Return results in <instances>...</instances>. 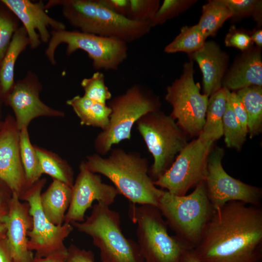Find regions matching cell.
<instances>
[{
    "label": "cell",
    "instance_id": "obj_18",
    "mask_svg": "<svg viewBox=\"0 0 262 262\" xmlns=\"http://www.w3.org/2000/svg\"><path fill=\"white\" fill-rule=\"evenodd\" d=\"M3 223L6 245L14 262H33V254L28 246V234L33 226L28 203L13 193L9 211Z\"/></svg>",
    "mask_w": 262,
    "mask_h": 262
},
{
    "label": "cell",
    "instance_id": "obj_19",
    "mask_svg": "<svg viewBox=\"0 0 262 262\" xmlns=\"http://www.w3.org/2000/svg\"><path fill=\"white\" fill-rule=\"evenodd\" d=\"M203 75L204 94L208 97L222 87L229 57L215 42L206 41L197 51L191 53Z\"/></svg>",
    "mask_w": 262,
    "mask_h": 262
},
{
    "label": "cell",
    "instance_id": "obj_36",
    "mask_svg": "<svg viewBox=\"0 0 262 262\" xmlns=\"http://www.w3.org/2000/svg\"><path fill=\"white\" fill-rule=\"evenodd\" d=\"M225 43L228 47H233L246 51L249 49L252 41L250 36L247 33L238 31L232 27L226 35Z\"/></svg>",
    "mask_w": 262,
    "mask_h": 262
},
{
    "label": "cell",
    "instance_id": "obj_11",
    "mask_svg": "<svg viewBox=\"0 0 262 262\" xmlns=\"http://www.w3.org/2000/svg\"><path fill=\"white\" fill-rule=\"evenodd\" d=\"M213 143L199 136L188 143L169 168L153 181L154 185L175 195H186L190 188L205 180Z\"/></svg>",
    "mask_w": 262,
    "mask_h": 262
},
{
    "label": "cell",
    "instance_id": "obj_31",
    "mask_svg": "<svg viewBox=\"0 0 262 262\" xmlns=\"http://www.w3.org/2000/svg\"><path fill=\"white\" fill-rule=\"evenodd\" d=\"M81 85L85 97L95 101L106 104L112 98V93L106 85L105 76L100 71L95 72L91 77L83 78Z\"/></svg>",
    "mask_w": 262,
    "mask_h": 262
},
{
    "label": "cell",
    "instance_id": "obj_13",
    "mask_svg": "<svg viewBox=\"0 0 262 262\" xmlns=\"http://www.w3.org/2000/svg\"><path fill=\"white\" fill-rule=\"evenodd\" d=\"M224 154V149L217 147L211 149L208 159L207 174L204 181L208 198L213 209L234 201L261 206V188L246 184L228 174L222 164Z\"/></svg>",
    "mask_w": 262,
    "mask_h": 262
},
{
    "label": "cell",
    "instance_id": "obj_8",
    "mask_svg": "<svg viewBox=\"0 0 262 262\" xmlns=\"http://www.w3.org/2000/svg\"><path fill=\"white\" fill-rule=\"evenodd\" d=\"M136 124L153 158L149 175L154 181L169 168L188 143V139L186 133L171 115L160 110L144 115Z\"/></svg>",
    "mask_w": 262,
    "mask_h": 262
},
{
    "label": "cell",
    "instance_id": "obj_21",
    "mask_svg": "<svg viewBox=\"0 0 262 262\" xmlns=\"http://www.w3.org/2000/svg\"><path fill=\"white\" fill-rule=\"evenodd\" d=\"M71 187L63 182L53 180L45 192L41 194L43 211L49 220L55 225L64 223L70 203Z\"/></svg>",
    "mask_w": 262,
    "mask_h": 262
},
{
    "label": "cell",
    "instance_id": "obj_23",
    "mask_svg": "<svg viewBox=\"0 0 262 262\" xmlns=\"http://www.w3.org/2000/svg\"><path fill=\"white\" fill-rule=\"evenodd\" d=\"M229 92L227 88L223 87L210 96L205 123L198 135L201 138L214 142L223 135V118Z\"/></svg>",
    "mask_w": 262,
    "mask_h": 262
},
{
    "label": "cell",
    "instance_id": "obj_16",
    "mask_svg": "<svg viewBox=\"0 0 262 262\" xmlns=\"http://www.w3.org/2000/svg\"><path fill=\"white\" fill-rule=\"evenodd\" d=\"M19 132L15 118L8 115L0 130V180L20 199L30 186L20 158Z\"/></svg>",
    "mask_w": 262,
    "mask_h": 262
},
{
    "label": "cell",
    "instance_id": "obj_42",
    "mask_svg": "<svg viewBox=\"0 0 262 262\" xmlns=\"http://www.w3.org/2000/svg\"><path fill=\"white\" fill-rule=\"evenodd\" d=\"M0 262H14L9 252L5 237L0 241Z\"/></svg>",
    "mask_w": 262,
    "mask_h": 262
},
{
    "label": "cell",
    "instance_id": "obj_32",
    "mask_svg": "<svg viewBox=\"0 0 262 262\" xmlns=\"http://www.w3.org/2000/svg\"><path fill=\"white\" fill-rule=\"evenodd\" d=\"M196 1L194 0H164L153 18L149 22L150 27L164 24L187 9Z\"/></svg>",
    "mask_w": 262,
    "mask_h": 262
},
{
    "label": "cell",
    "instance_id": "obj_9",
    "mask_svg": "<svg viewBox=\"0 0 262 262\" xmlns=\"http://www.w3.org/2000/svg\"><path fill=\"white\" fill-rule=\"evenodd\" d=\"M50 33L45 54L52 65L56 64L55 51L63 43L66 45L68 56L79 49L85 52L98 70H116L128 57V43L119 39L66 29L52 30Z\"/></svg>",
    "mask_w": 262,
    "mask_h": 262
},
{
    "label": "cell",
    "instance_id": "obj_24",
    "mask_svg": "<svg viewBox=\"0 0 262 262\" xmlns=\"http://www.w3.org/2000/svg\"><path fill=\"white\" fill-rule=\"evenodd\" d=\"M29 46V40L23 26L14 33L11 42L1 60L0 66V83L4 95L13 86L15 66L19 55Z\"/></svg>",
    "mask_w": 262,
    "mask_h": 262
},
{
    "label": "cell",
    "instance_id": "obj_14",
    "mask_svg": "<svg viewBox=\"0 0 262 262\" xmlns=\"http://www.w3.org/2000/svg\"><path fill=\"white\" fill-rule=\"evenodd\" d=\"M42 88L36 73L29 70L4 95V100L12 109L19 130L28 128L31 122L36 117L65 116L63 112L51 108L41 100L39 96Z\"/></svg>",
    "mask_w": 262,
    "mask_h": 262
},
{
    "label": "cell",
    "instance_id": "obj_26",
    "mask_svg": "<svg viewBox=\"0 0 262 262\" xmlns=\"http://www.w3.org/2000/svg\"><path fill=\"white\" fill-rule=\"evenodd\" d=\"M34 148L43 174L72 187L74 172L67 162L52 151L37 146Z\"/></svg>",
    "mask_w": 262,
    "mask_h": 262
},
{
    "label": "cell",
    "instance_id": "obj_15",
    "mask_svg": "<svg viewBox=\"0 0 262 262\" xmlns=\"http://www.w3.org/2000/svg\"><path fill=\"white\" fill-rule=\"evenodd\" d=\"M118 194L114 186L103 182L100 175L91 171L85 162H82L79 173L71 187L70 203L64 223L83 221L86 211L92 207L94 201L110 206L115 202Z\"/></svg>",
    "mask_w": 262,
    "mask_h": 262
},
{
    "label": "cell",
    "instance_id": "obj_34",
    "mask_svg": "<svg viewBox=\"0 0 262 262\" xmlns=\"http://www.w3.org/2000/svg\"><path fill=\"white\" fill-rule=\"evenodd\" d=\"M231 12V17L252 16L260 20L262 1L259 0H223Z\"/></svg>",
    "mask_w": 262,
    "mask_h": 262
},
{
    "label": "cell",
    "instance_id": "obj_5",
    "mask_svg": "<svg viewBox=\"0 0 262 262\" xmlns=\"http://www.w3.org/2000/svg\"><path fill=\"white\" fill-rule=\"evenodd\" d=\"M83 221L71 223L89 236L99 250L101 262H144L136 242L127 238L121 228L119 213L98 202Z\"/></svg>",
    "mask_w": 262,
    "mask_h": 262
},
{
    "label": "cell",
    "instance_id": "obj_27",
    "mask_svg": "<svg viewBox=\"0 0 262 262\" xmlns=\"http://www.w3.org/2000/svg\"><path fill=\"white\" fill-rule=\"evenodd\" d=\"M231 12L223 0H212L203 5L202 15L197 24L208 37L214 35L228 18Z\"/></svg>",
    "mask_w": 262,
    "mask_h": 262
},
{
    "label": "cell",
    "instance_id": "obj_1",
    "mask_svg": "<svg viewBox=\"0 0 262 262\" xmlns=\"http://www.w3.org/2000/svg\"><path fill=\"white\" fill-rule=\"evenodd\" d=\"M193 250L201 262H261L262 207L234 201L214 210Z\"/></svg>",
    "mask_w": 262,
    "mask_h": 262
},
{
    "label": "cell",
    "instance_id": "obj_25",
    "mask_svg": "<svg viewBox=\"0 0 262 262\" xmlns=\"http://www.w3.org/2000/svg\"><path fill=\"white\" fill-rule=\"evenodd\" d=\"M237 96L247 116V133L251 137L260 133L262 124V86H251L237 90Z\"/></svg>",
    "mask_w": 262,
    "mask_h": 262
},
{
    "label": "cell",
    "instance_id": "obj_44",
    "mask_svg": "<svg viewBox=\"0 0 262 262\" xmlns=\"http://www.w3.org/2000/svg\"><path fill=\"white\" fill-rule=\"evenodd\" d=\"M252 41L254 42L258 47L262 46V31L258 30L255 31L250 36Z\"/></svg>",
    "mask_w": 262,
    "mask_h": 262
},
{
    "label": "cell",
    "instance_id": "obj_33",
    "mask_svg": "<svg viewBox=\"0 0 262 262\" xmlns=\"http://www.w3.org/2000/svg\"><path fill=\"white\" fill-rule=\"evenodd\" d=\"M160 6L158 0H129L126 17L134 21L149 22Z\"/></svg>",
    "mask_w": 262,
    "mask_h": 262
},
{
    "label": "cell",
    "instance_id": "obj_10",
    "mask_svg": "<svg viewBox=\"0 0 262 262\" xmlns=\"http://www.w3.org/2000/svg\"><path fill=\"white\" fill-rule=\"evenodd\" d=\"M193 62L183 65L182 73L166 88L165 99L172 107L171 116L187 134L198 136L205 123L209 97L200 93L194 79Z\"/></svg>",
    "mask_w": 262,
    "mask_h": 262
},
{
    "label": "cell",
    "instance_id": "obj_45",
    "mask_svg": "<svg viewBox=\"0 0 262 262\" xmlns=\"http://www.w3.org/2000/svg\"><path fill=\"white\" fill-rule=\"evenodd\" d=\"M6 236V228L4 223L0 221V241Z\"/></svg>",
    "mask_w": 262,
    "mask_h": 262
},
{
    "label": "cell",
    "instance_id": "obj_39",
    "mask_svg": "<svg viewBox=\"0 0 262 262\" xmlns=\"http://www.w3.org/2000/svg\"><path fill=\"white\" fill-rule=\"evenodd\" d=\"M12 196L11 189L0 180V221L1 222L8 213Z\"/></svg>",
    "mask_w": 262,
    "mask_h": 262
},
{
    "label": "cell",
    "instance_id": "obj_3",
    "mask_svg": "<svg viewBox=\"0 0 262 262\" xmlns=\"http://www.w3.org/2000/svg\"><path fill=\"white\" fill-rule=\"evenodd\" d=\"M55 6H60L64 17L80 32L127 43L141 39L151 29L147 22L132 20L114 13L100 0H49L45 4L46 10Z\"/></svg>",
    "mask_w": 262,
    "mask_h": 262
},
{
    "label": "cell",
    "instance_id": "obj_47",
    "mask_svg": "<svg viewBox=\"0 0 262 262\" xmlns=\"http://www.w3.org/2000/svg\"><path fill=\"white\" fill-rule=\"evenodd\" d=\"M3 122V120L0 119V130L2 127Z\"/></svg>",
    "mask_w": 262,
    "mask_h": 262
},
{
    "label": "cell",
    "instance_id": "obj_40",
    "mask_svg": "<svg viewBox=\"0 0 262 262\" xmlns=\"http://www.w3.org/2000/svg\"><path fill=\"white\" fill-rule=\"evenodd\" d=\"M109 9L119 15L126 17L129 0H100Z\"/></svg>",
    "mask_w": 262,
    "mask_h": 262
},
{
    "label": "cell",
    "instance_id": "obj_12",
    "mask_svg": "<svg viewBox=\"0 0 262 262\" xmlns=\"http://www.w3.org/2000/svg\"><path fill=\"white\" fill-rule=\"evenodd\" d=\"M46 182V179H40L29 188L20 199L28 203L33 220L32 228L28 234V248L35 251L34 257L39 258L66 250L64 241L73 229L69 223L53 224L45 215L40 195Z\"/></svg>",
    "mask_w": 262,
    "mask_h": 262
},
{
    "label": "cell",
    "instance_id": "obj_17",
    "mask_svg": "<svg viewBox=\"0 0 262 262\" xmlns=\"http://www.w3.org/2000/svg\"><path fill=\"white\" fill-rule=\"evenodd\" d=\"M22 23L32 49L37 48L41 42L48 43L51 35L48 28L60 31L66 29L65 24L49 16L46 12L43 0H1Z\"/></svg>",
    "mask_w": 262,
    "mask_h": 262
},
{
    "label": "cell",
    "instance_id": "obj_22",
    "mask_svg": "<svg viewBox=\"0 0 262 262\" xmlns=\"http://www.w3.org/2000/svg\"><path fill=\"white\" fill-rule=\"evenodd\" d=\"M66 103L72 108L82 125L100 128L101 131L107 127L111 111L106 104L80 95L68 99Z\"/></svg>",
    "mask_w": 262,
    "mask_h": 262
},
{
    "label": "cell",
    "instance_id": "obj_6",
    "mask_svg": "<svg viewBox=\"0 0 262 262\" xmlns=\"http://www.w3.org/2000/svg\"><path fill=\"white\" fill-rule=\"evenodd\" d=\"M128 214L136 225L137 243L144 262H181L185 254L193 249L178 236L169 234L157 207L131 203Z\"/></svg>",
    "mask_w": 262,
    "mask_h": 262
},
{
    "label": "cell",
    "instance_id": "obj_38",
    "mask_svg": "<svg viewBox=\"0 0 262 262\" xmlns=\"http://www.w3.org/2000/svg\"><path fill=\"white\" fill-rule=\"evenodd\" d=\"M67 250L65 262H95V255L91 250L82 249L73 244Z\"/></svg>",
    "mask_w": 262,
    "mask_h": 262
},
{
    "label": "cell",
    "instance_id": "obj_29",
    "mask_svg": "<svg viewBox=\"0 0 262 262\" xmlns=\"http://www.w3.org/2000/svg\"><path fill=\"white\" fill-rule=\"evenodd\" d=\"M207 37L202 33L197 25L185 26L180 33L164 48L166 53L184 52L193 53L200 49Z\"/></svg>",
    "mask_w": 262,
    "mask_h": 262
},
{
    "label": "cell",
    "instance_id": "obj_7",
    "mask_svg": "<svg viewBox=\"0 0 262 262\" xmlns=\"http://www.w3.org/2000/svg\"><path fill=\"white\" fill-rule=\"evenodd\" d=\"M157 208L175 235L194 249L214 209L201 181L189 195L177 196L163 190Z\"/></svg>",
    "mask_w": 262,
    "mask_h": 262
},
{
    "label": "cell",
    "instance_id": "obj_2",
    "mask_svg": "<svg viewBox=\"0 0 262 262\" xmlns=\"http://www.w3.org/2000/svg\"><path fill=\"white\" fill-rule=\"evenodd\" d=\"M107 157L94 153L85 162L92 172L111 180L119 194L133 204L158 207L163 189L158 188L149 175L147 160L137 151L113 148Z\"/></svg>",
    "mask_w": 262,
    "mask_h": 262
},
{
    "label": "cell",
    "instance_id": "obj_41",
    "mask_svg": "<svg viewBox=\"0 0 262 262\" xmlns=\"http://www.w3.org/2000/svg\"><path fill=\"white\" fill-rule=\"evenodd\" d=\"M67 253L66 249L55 252L45 257H34L33 262H65Z\"/></svg>",
    "mask_w": 262,
    "mask_h": 262
},
{
    "label": "cell",
    "instance_id": "obj_37",
    "mask_svg": "<svg viewBox=\"0 0 262 262\" xmlns=\"http://www.w3.org/2000/svg\"><path fill=\"white\" fill-rule=\"evenodd\" d=\"M228 100L244 131L247 134V116L246 110L236 92L230 91Z\"/></svg>",
    "mask_w": 262,
    "mask_h": 262
},
{
    "label": "cell",
    "instance_id": "obj_35",
    "mask_svg": "<svg viewBox=\"0 0 262 262\" xmlns=\"http://www.w3.org/2000/svg\"><path fill=\"white\" fill-rule=\"evenodd\" d=\"M19 21L15 14L10 16L0 13V62L5 55L14 33L19 27Z\"/></svg>",
    "mask_w": 262,
    "mask_h": 262
},
{
    "label": "cell",
    "instance_id": "obj_43",
    "mask_svg": "<svg viewBox=\"0 0 262 262\" xmlns=\"http://www.w3.org/2000/svg\"><path fill=\"white\" fill-rule=\"evenodd\" d=\"M181 262H201L195 255L193 249L187 251L183 257Z\"/></svg>",
    "mask_w": 262,
    "mask_h": 262
},
{
    "label": "cell",
    "instance_id": "obj_30",
    "mask_svg": "<svg viewBox=\"0 0 262 262\" xmlns=\"http://www.w3.org/2000/svg\"><path fill=\"white\" fill-rule=\"evenodd\" d=\"M223 129L227 147L240 150L246 141L247 134L244 131L228 100L223 118Z\"/></svg>",
    "mask_w": 262,
    "mask_h": 262
},
{
    "label": "cell",
    "instance_id": "obj_46",
    "mask_svg": "<svg viewBox=\"0 0 262 262\" xmlns=\"http://www.w3.org/2000/svg\"><path fill=\"white\" fill-rule=\"evenodd\" d=\"M4 94L3 93L0 83V119H1L2 117V103L4 100Z\"/></svg>",
    "mask_w": 262,
    "mask_h": 262
},
{
    "label": "cell",
    "instance_id": "obj_20",
    "mask_svg": "<svg viewBox=\"0 0 262 262\" xmlns=\"http://www.w3.org/2000/svg\"><path fill=\"white\" fill-rule=\"evenodd\" d=\"M224 87L238 90L251 86H262V59L260 50L245 52L223 79Z\"/></svg>",
    "mask_w": 262,
    "mask_h": 262
},
{
    "label": "cell",
    "instance_id": "obj_4",
    "mask_svg": "<svg viewBox=\"0 0 262 262\" xmlns=\"http://www.w3.org/2000/svg\"><path fill=\"white\" fill-rule=\"evenodd\" d=\"M111 112L109 124L96 137L94 146L97 153L106 155L112 147L130 140L132 129L144 115L160 110L158 98L147 87L134 84L123 94L108 101Z\"/></svg>",
    "mask_w": 262,
    "mask_h": 262
},
{
    "label": "cell",
    "instance_id": "obj_28",
    "mask_svg": "<svg viewBox=\"0 0 262 262\" xmlns=\"http://www.w3.org/2000/svg\"><path fill=\"white\" fill-rule=\"evenodd\" d=\"M19 150L26 180L31 186L41 179L43 173L34 146L30 141L28 128L20 130Z\"/></svg>",
    "mask_w": 262,
    "mask_h": 262
}]
</instances>
